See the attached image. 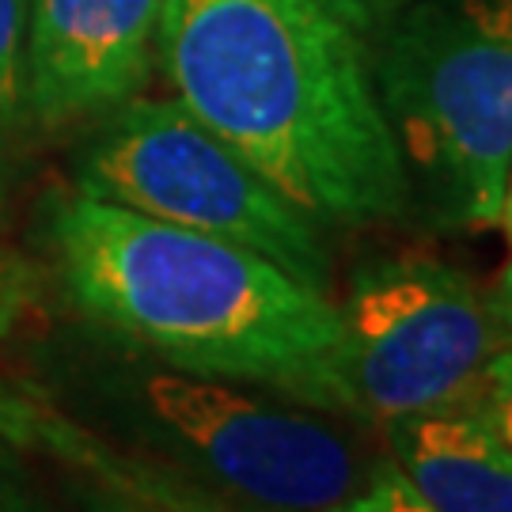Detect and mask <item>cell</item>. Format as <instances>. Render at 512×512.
<instances>
[{
    "instance_id": "obj_9",
    "label": "cell",
    "mask_w": 512,
    "mask_h": 512,
    "mask_svg": "<svg viewBox=\"0 0 512 512\" xmlns=\"http://www.w3.org/2000/svg\"><path fill=\"white\" fill-rule=\"evenodd\" d=\"M23 46L27 0H0V167L23 118Z\"/></svg>"
},
{
    "instance_id": "obj_5",
    "label": "cell",
    "mask_w": 512,
    "mask_h": 512,
    "mask_svg": "<svg viewBox=\"0 0 512 512\" xmlns=\"http://www.w3.org/2000/svg\"><path fill=\"white\" fill-rule=\"evenodd\" d=\"M84 152L76 190L270 258L300 285L330 296L323 224L202 126L179 99H129Z\"/></svg>"
},
{
    "instance_id": "obj_10",
    "label": "cell",
    "mask_w": 512,
    "mask_h": 512,
    "mask_svg": "<svg viewBox=\"0 0 512 512\" xmlns=\"http://www.w3.org/2000/svg\"><path fill=\"white\" fill-rule=\"evenodd\" d=\"M327 512H433V509L414 494V486L387 459V463L372 467V475H368V482L357 494L338 501V505H330Z\"/></svg>"
},
{
    "instance_id": "obj_11",
    "label": "cell",
    "mask_w": 512,
    "mask_h": 512,
    "mask_svg": "<svg viewBox=\"0 0 512 512\" xmlns=\"http://www.w3.org/2000/svg\"><path fill=\"white\" fill-rule=\"evenodd\" d=\"M478 410H482V418L490 421V429L505 440V448L512 452V342L494 353Z\"/></svg>"
},
{
    "instance_id": "obj_14",
    "label": "cell",
    "mask_w": 512,
    "mask_h": 512,
    "mask_svg": "<svg viewBox=\"0 0 512 512\" xmlns=\"http://www.w3.org/2000/svg\"><path fill=\"white\" fill-rule=\"evenodd\" d=\"M80 512H171V509H160V505H148V501H137V497H122L92 486V490H80Z\"/></svg>"
},
{
    "instance_id": "obj_2",
    "label": "cell",
    "mask_w": 512,
    "mask_h": 512,
    "mask_svg": "<svg viewBox=\"0 0 512 512\" xmlns=\"http://www.w3.org/2000/svg\"><path fill=\"white\" fill-rule=\"evenodd\" d=\"M46 236L69 300L126 346L338 410V304L270 258L80 190L50 205Z\"/></svg>"
},
{
    "instance_id": "obj_15",
    "label": "cell",
    "mask_w": 512,
    "mask_h": 512,
    "mask_svg": "<svg viewBox=\"0 0 512 512\" xmlns=\"http://www.w3.org/2000/svg\"><path fill=\"white\" fill-rule=\"evenodd\" d=\"M19 304H23V293H19V281L4 266H0V338L12 330L19 315Z\"/></svg>"
},
{
    "instance_id": "obj_1",
    "label": "cell",
    "mask_w": 512,
    "mask_h": 512,
    "mask_svg": "<svg viewBox=\"0 0 512 512\" xmlns=\"http://www.w3.org/2000/svg\"><path fill=\"white\" fill-rule=\"evenodd\" d=\"M156 61L175 99L323 228L414 209L368 42L323 0H164Z\"/></svg>"
},
{
    "instance_id": "obj_12",
    "label": "cell",
    "mask_w": 512,
    "mask_h": 512,
    "mask_svg": "<svg viewBox=\"0 0 512 512\" xmlns=\"http://www.w3.org/2000/svg\"><path fill=\"white\" fill-rule=\"evenodd\" d=\"M0 512H57L4 437H0Z\"/></svg>"
},
{
    "instance_id": "obj_4",
    "label": "cell",
    "mask_w": 512,
    "mask_h": 512,
    "mask_svg": "<svg viewBox=\"0 0 512 512\" xmlns=\"http://www.w3.org/2000/svg\"><path fill=\"white\" fill-rule=\"evenodd\" d=\"M118 437L236 512H327L368 482L353 440L308 410L183 368L110 387Z\"/></svg>"
},
{
    "instance_id": "obj_17",
    "label": "cell",
    "mask_w": 512,
    "mask_h": 512,
    "mask_svg": "<svg viewBox=\"0 0 512 512\" xmlns=\"http://www.w3.org/2000/svg\"><path fill=\"white\" fill-rule=\"evenodd\" d=\"M501 224H505V236L512 243V175H509V186H505V202H501Z\"/></svg>"
},
{
    "instance_id": "obj_7",
    "label": "cell",
    "mask_w": 512,
    "mask_h": 512,
    "mask_svg": "<svg viewBox=\"0 0 512 512\" xmlns=\"http://www.w3.org/2000/svg\"><path fill=\"white\" fill-rule=\"evenodd\" d=\"M164 0H27L23 118L57 129L137 99Z\"/></svg>"
},
{
    "instance_id": "obj_16",
    "label": "cell",
    "mask_w": 512,
    "mask_h": 512,
    "mask_svg": "<svg viewBox=\"0 0 512 512\" xmlns=\"http://www.w3.org/2000/svg\"><path fill=\"white\" fill-rule=\"evenodd\" d=\"M494 300H497V308H501V315H505V323H509V330H512V262L505 266L501 281H497Z\"/></svg>"
},
{
    "instance_id": "obj_6",
    "label": "cell",
    "mask_w": 512,
    "mask_h": 512,
    "mask_svg": "<svg viewBox=\"0 0 512 512\" xmlns=\"http://www.w3.org/2000/svg\"><path fill=\"white\" fill-rule=\"evenodd\" d=\"M512 342L494 293L429 255L365 262L338 304V410L372 425L478 406Z\"/></svg>"
},
{
    "instance_id": "obj_3",
    "label": "cell",
    "mask_w": 512,
    "mask_h": 512,
    "mask_svg": "<svg viewBox=\"0 0 512 512\" xmlns=\"http://www.w3.org/2000/svg\"><path fill=\"white\" fill-rule=\"evenodd\" d=\"M414 202L437 228H490L512 175V0H414L368 38Z\"/></svg>"
},
{
    "instance_id": "obj_8",
    "label": "cell",
    "mask_w": 512,
    "mask_h": 512,
    "mask_svg": "<svg viewBox=\"0 0 512 512\" xmlns=\"http://www.w3.org/2000/svg\"><path fill=\"white\" fill-rule=\"evenodd\" d=\"M395 471L433 512H512V452L478 406L380 425Z\"/></svg>"
},
{
    "instance_id": "obj_13",
    "label": "cell",
    "mask_w": 512,
    "mask_h": 512,
    "mask_svg": "<svg viewBox=\"0 0 512 512\" xmlns=\"http://www.w3.org/2000/svg\"><path fill=\"white\" fill-rule=\"evenodd\" d=\"M323 4L368 42L376 31H384L403 8H410L414 0H323Z\"/></svg>"
}]
</instances>
